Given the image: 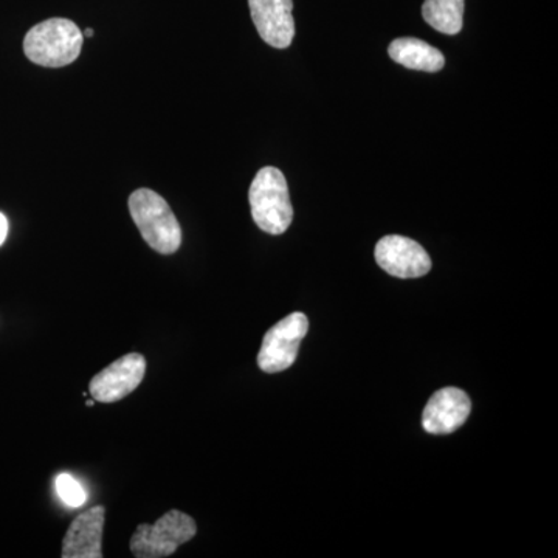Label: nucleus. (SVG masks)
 <instances>
[{"label":"nucleus","instance_id":"f257e3e1","mask_svg":"<svg viewBox=\"0 0 558 558\" xmlns=\"http://www.w3.org/2000/svg\"><path fill=\"white\" fill-rule=\"evenodd\" d=\"M83 40V33L75 22L53 17L35 25L25 35V57L43 68H64L78 60Z\"/></svg>","mask_w":558,"mask_h":558},{"label":"nucleus","instance_id":"f03ea898","mask_svg":"<svg viewBox=\"0 0 558 558\" xmlns=\"http://www.w3.org/2000/svg\"><path fill=\"white\" fill-rule=\"evenodd\" d=\"M132 219L143 240L160 255H172L182 244V230L168 202L156 191L140 189L130 197Z\"/></svg>","mask_w":558,"mask_h":558},{"label":"nucleus","instance_id":"7ed1b4c3","mask_svg":"<svg viewBox=\"0 0 558 558\" xmlns=\"http://www.w3.org/2000/svg\"><path fill=\"white\" fill-rule=\"evenodd\" d=\"M253 220L266 233H286L293 220L288 180L278 168L266 167L259 170L248 191Z\"/></svg>","mask_w":558,"mask_h":558},{"label":"nucleus","instance_id":"20e7f679","mask_svg":"<svg viewBox=\"0 0 558 558\" xmlns=\"http://www.w3.org/2000/svg\"><path fill=\"white\" fill-rule=\"evenodd\" d=\"M196 532V521L180 510H170L154 524H140L131 537V553L137 558L170 557Z\"/></svg>","mask_w":558,"mask_h":558},{"label":"nucleus","instance_id":"39448f33","mask_svg":"<svg viewBox=\"0 0 558 558\" xmlns=\"http://www.w3.org/2000/svg\"><path fill=\"white\" fill-rule=\"evenodd\" d=\"M310 330V319L301 312H293L277 323L264 336L258 354L259 368L267 374L289 369L299 357L300 344Z\"/></svg>","mask_w":558,"mask_h":558},{"label":"nucleus","instance_id":"423d86ee","mask_svg":"<svg viewBox=\"0 0 558 558\" xmlns=\"http://www.w3.org/2000/svg\"><path fill=\"white\" fill-rule=\"evenodd\" d=\"M146 359L137 352L123 355L90 380L94 400L102 403L119 402L135 391L145 379Z\"/></svg>","mask_w":558,"mask_h":558},{"label":"nucleus","instance_id":"0eeeda50","mask_svg":"<svg viewBox=\"0 0 558 558\" xmlns=\"http://www.w3.org/2000/svg\"><path fill=\"white\" fill-rule=\"evenodd\" d=\"M376 260L381 269L396 278H421L432 270V259L425 248L399 234H389L377 242Z\"/></svg>","mask_w":558,"mask_h":558},{"label":"nucleus","instance_id":"6e6552de","mask_svg":"<svg viewBox=\"0 0 558 558\" xmlns=\"http://www.w3.org/2000/svg\"><path fill=\"white\" fill-rule=\"evenodd\" d=\"M472 411V400L459 388L436 391L422 413V425L429 435H450L465 424Z\"/></svg>","mask_w":558,"mask_h":558},{"label":"nucleus","instance_id":"1a4fd4ad","mask_svg":"<svg viewBox=\"0 0 558 558\" xmlns=\"http://www.w3.org/2000/svg\"><path fill=\"white\" fill-rule=\"evenodd\" d=\"M250 13L264 43L288 49L295 38L292 0H248Z\"/></svg>","mask_w":558,"mask_h":558},{"label":"nucleus","instance_id":"9d476101","mask_svg":"<svg viewBox=\"0 0 558 558\" xmlns=\"http://www.w3.org/2000/svg\"><path fill=\"white\" fill-rule=\"evenodd\" d=\"M106 509L95 506L70 524L62 539V558H101Z\"/></svg>","mask_w":558,"mask_h":558},{"label":"nucleus","instance_id":"9b49d317","mask_svg":"<svg viewBox=\"0 0 558 558\" xmlns=\"http://www.w3.org/2000/svg\"><path fill=\"white\" fill-rule=\"evenodd\" d=\"M392 61L411 70L435 73L444 69L446 58L440 50L416 38L395 39L388 49Z\"/></svg>","mask_w":558,"mask_h":558},{"label":"nucleus","instance_id":"f8f14e48","mask_svg":"<svg viewBox=\"0 0 558 558\" xmlns=\"http://www.w3.org/2000/svg\"><path fill=\"white\" fill-rule=\"evenodd\" d=\"M465 0H425L422 16L444 35H458L464 21Z\"/></svg>","mask_w":558,"mask_h":558},{"label":"nucleus","instance_id":"ddd939ff","mask_svg":"<svg viewBox=\"0 0 558 558\" xmlns=\"http://www.w3.org/2000/svg\"><path fill=\"white\" fill-rule=\"evenodd\" d=\"M54 486H57L58 495H60L62 501L70 508H81L86 502L87 495L83 486L68 473L58 476Z\"/></svg>","mask_w":558,"mask_h":558},{"label":"nucleus","instance_id":"4468645a","mask_svg":"<svg viewBox=\"0 0 558 558\" xmlns=\"http://www.w3.org/2000/svg\"><path fill=\"white\" fill-rule=\"evenodd\" d=\"M7 234H9V220L0 213V245L5 242Z\"/></svg>","mask_w":558,"mask_h":558},{"label":"nucleus","instance_id":"2eb2a0df","mask_svg":"<svg viewBox=\"0 0 558 558\" xmlns=\"http://www.w3.org/2000/svg\"><path fill=\"white\" fill-rule=\"evenodd\" d=\"M95 35V32L92 31V28H87L86 32L83 33V36H86V38H92V36Z\"/></svg>","mask_w":558,"mask_h":558},{"label":"nucleus","instance_id":"dca6fc26","mask_svg":"<svg viewBox=\"0 0 558 558\" xmlns=\"http://www.w3.org/2000/svg\"><path fill=\"white\" fill-rule=\"evenodd\" d=\"M86 405L87 407H94L95 405L94 400H87Z\"/></svg>","mask_w":558,"mask_h":558}]
</instances>
